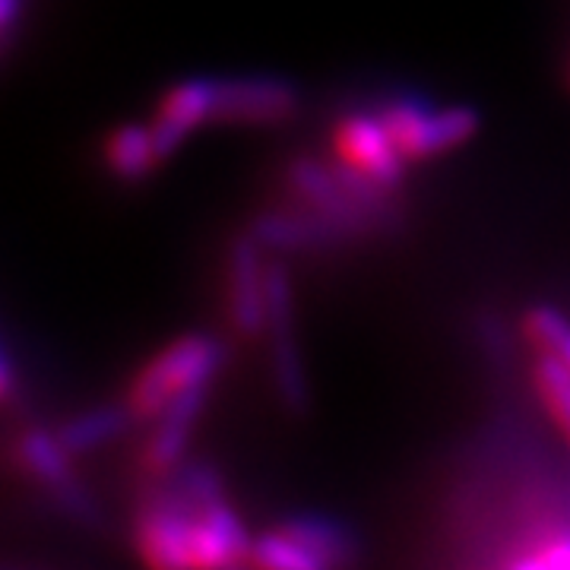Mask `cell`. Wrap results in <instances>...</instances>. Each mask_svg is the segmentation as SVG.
Masks as SVG:
<instances>
[{
    "label": "cell",
    "mask_w": 570,
    "mask_h": 570,
    "mask_svg": "<svg viewBox=\"0 0 570 570\" xmlns=\"http://www.w3.org/2000/svg\"><path fill=\"white\" fill-rule=\"evenodd\" d=\"M276 530L295 539L314 558L317 570L352 568L362 561V539L340 517H330L321 510H295L276 520Z\"/></svg>",
    "instance_id": "cell-14"
},
{
    "label": "cell",
    "mask_w": 570,
    "mask_h": 570,
    "mask_svg": "<svg viewBox=\"0 0 570 570\" xmlns=\"http://www.w3.org/2000/svg\"><path fill=\"white\" fill-rule=\"evenodd\" d=\"M568 89H570V61H568Z\"/></svg>",
    "instance_id": "cell-21"
},
{
    "label": "cell",
    "mask_w": 570,
    "mask_h": 570,
    "mask_svg": "<svg viewBox=\"0 0 570 570\" xmlns=\"http://www.w3.org/2000/svg\"><path fill=\"white\" fill-rule=\"evenodd\" d=\"M247 232L269 254H330V250H343L358 242L343 223L295 200H285L283 206L257 213L247 225Z\"/></svg>",
    "instance_id": "cell-8"
},
{
    "label": "cell",
    "mask_w": 570,
    "mask_h": 570,
    "mask_svg": "<svg viewBox=\"0 0 570 570\" xmlns=\"http://www.w3.org/2000/svg\"><path fill=\"white\" fill-rule=\"evenodd\" d=\"M225 362L228 348L219 336L204 330L184 333L137 367L124 393V406L130 409L134 422H153L187 390L213 387Z\"/></svg>",
    "instance_id": "cell-2"
},
{
    "label": "cell",
    "mask_w": 570,
    "mask_h": 570,
    "mask_svg": "<svg viewBox=\"0 0 570 570\" xmlns=\"http://www.w3.org/2000/svg\"><path fill=\"white\" fill-rule=\"evenodd\" d=\"M20 10H22V0H0V39H7V36H10L13 22L20 20Z\"/></svg>",
    "instance_id": "cell-19"
},
{
    "label": "cell",
    "mask_w": 570,
    "mask_h": 570,
    "mask_svg": "<svg viewBox=\"0 0 570 570\" xmlns=\"http://www.w3.org/2000/svg\"><path fill=\"white\" fill-rule=\"evenodd\" d=\"M305 89L285 73H225L216 77L213 124L228 127H285L298 121Z\"/></svg>",
    "instance_id": "cell-5"
},
{
    "label": "cell",
    "mask_w": 570,
    "mask_h": 570,
    "mask_svg": "<svg viewBox=\"0 0 570 570\" xmlns=\"http://www.w3.org/2000/svg\"><path fill=\"white\" fill-rule=\"evenodd\" d=\"M105 171L121 184H137L149 178L159 165L163 153L156 146L149 124H118L102 142Z\"/></svg>",
    "instance_id": "cell-15"
},
{
    "label": "cell",
    "mask_w": 570,
    "mask_h": 570,
    "mask_svg": "<svg viewBox=\"0 0 570 570\" xmlns=\"http://www.w3.org/2000/svg\"><path fill=\"white\" fill-rule=\"evenodd\" d=\"M250 542L254 535L245 530L242 517L228 504V498H219L213 504H204L194 517L190 561L197 570L242 568L247 564Z\"/></svg>",
    "instance_id": "cell-13"
},
{
    "label": "cell",
    "mask_w": 570,
    "mask_h": 570,
    "mask_svg": "<svg viewBox=\"0 0 570 570\" xmlns=\"http://www.w3.org/2000/svg\"><path fill=\"white\" fill-rule=\"evenodd\" d=\"M134 425V415H130V409L121 403H105V406H92L80 412V415H73V419H67L58 431V438H61V444L73 456H82V453H89V450H99L105 444H111L115 438H121L127 428Z\"/></svg>",
    "instance_id": "cell-16"
},
{
    "label": "cell",
    "mask_w": 570,
    "mask_h": 570,
    "mask_svg": "<svg viewBox=\"0 0 570 570\" xmlns=\"http://www.w3.org/2000/svg\"><path fill=\"white\" fill-rule=\"evenodd\" d=\"M266 307H269L266 340H269L273 387L288 415H305L311 409V384L295 333V283H292V269L283 261H269Z\"/></svg>",
    "instance_id": "cell-4"
},
{
    "label": "cell",
    "mask_w": 570,
    "mask_h": 570,
    "mask_svg": "<svg viewBox=\"0 0 570 570\" xmlns=\"http://www.w3.org/2000/svg\"><path fill=\"white\" fill-rule=\"evenodd\" d=\"M206 403H209V387H197L181 393L171 406L165 409L159 419L149 422V434L142 441L140 456H137V472L146 482H163L178 466H184L187 448L194 441V431L204 419Z\"/></svg>",
    "instance_id": "cell-10"
},
{
    "label": "cell",
    "mask_w": 570,
    "mask_h": 570,
    "mask_svg": "<svg viewBox=\"0 0 570 570\" xmlns=\"http://www.w3.org/2000/svg\"><path fill=\"white\" fill-rule=\"evenodd\" d=\"M371 111L384 121L409 165L448 156L466 146L482 127V115L472 105H438L422 92L409 89L390 92Z\"/></svg>",
    "instance_id": "cell-3"
},
{
    "label": "cell",
    "mask_w": 570,
    "mask_h": 570,
    "mask_svg": "<svg viewBox=\"0 0 570 570\" xmlns=\"http://www.w3.org/2000/svg\"><path fill=\"white\" fill-rule=\"evenodd\" d=\"M213 111H216V77L209 73H190L165 89L149 121L163 163H168L190 140V134L213 124Z\"/></svg>",
    "instance_id": "cell-11"
},
{
    "label": "cell",
    "mask_w": 570,
    "mask_h": 570,
    "mask_svg": "<svg viewBox=\"0 0 570 570\" xmlns=\"http://www.w3.org/2000/svg\"><path fill=\"white\" fill-rule=\"evenodd\" d=\"M283 187L288 200L321 209L330 219L346 225L358 242L390 235L406 219L396 190L367 181L336 156L330 163L317 156H295L285 165Z\"/></svg>",
    "instance_id": "cell-1"
},
{
    "label": "cell",
    "mask_w": 570,
    "mask_h": 570,
    "mask_svg": "<svg viewBox=\"0 0 570 570\" xmlns=\"http://www.w3.org/2000/svg\"><path fill=\"white\" fill-rule=\"evenodd\" d=\"M523 333L535 352H546L570 367V317L564 311L554 305H532L523 314Z\"/></svg>",
    "instance_id": "cell-18"
},
{
    "label": "cell",
    "mask_w": 570,
    "mask_h": 570,
    "mask_svg": "<svg viewBox=\"0 0 570 570\" xmlns=\"http://www.w3.org/2000/svg\"><path fill=\"white\" fill-rule=\"evenodd\" d=\"M266 250L250 232H242L225 254V314L235 336L247 343L266 336V273L269 261Z\"/></svg>",
    "instance_id": "cell-9"
},
{
    "label": "cell",
    "mask_w": 570,
    "mask_h": 570,
    "mask_svg": "<svg viewBox=\"0 0 570 570\" xmlns=\"http://www.w3.org/2000/svg\"><path fill=\"white\" fill-rule=\"evenodd\" d=\"M17 463H20V469L32 482H39L51 498H58L63 510H70L80 520H92L96 517L92 504H89V494L77 482L73 453L63 448L58 434H48V431H39V428L20 434V441H17Z\"/></svg>",
    "instance_id": "cell-12"
},
{
    "label": "cell",
    "mask_w": 570,
    "mask_h": 570,
    "mask_svg": "<svg viewBox=\"0 0 570 570\" xmlns=\"http://www.w3.org/2000/svg\"><path fill=\"white\" fill-rule=\"evenodd\" d=\"M330 146H333V156L340 163L348 165L358 175H365L367 181L400 190V184L406 178L409 163L396 149L384 121L371 108L340 115L333 121V130H330Z\"/></svg>",
    "instance_id": "cell-7"
},
{
    "label": "cell",
    "mask_w": 570,
    "mask_h": 570,
    "mask_svg": "<svg viewBox=\"0 0 570 570\" xmlns=\"http://www.w3.org/2000/svg\"><path fill=\"white\" fill-rule=\"evenodd\" d=\"M530 381L542 409L549 412L551 425L558 428L561 438L570 444V367L546 352H535Z\"/></svg>",
    "instance_id": "cell-17"
},
{
    "label": "cell",
    "mask_w": 570,
    "mask_h": 570,
    "mask_svg": "<svg viewBox=\"0 0 570 570\" xmlns=\"http://www.w3.org/2000/svg\"><path fill=\"white\" fill-rule=\"evenodd\" d=\"M197 504L184 501L178 491L165 482H156V491L142 501L134 520V546L142 564L159 570H187L190 561V535Z\"/></svg>",
    "instance_id": "cell-6"
},
{
    "label": "cell",
    "mask_w": 570,
    "mask_h": 570,
    "mask_svg": "<svg viewBox=\"0 0 570 570\" xmlns=\"http://www.w3.org/2000/svg\"><path fill=\"white\" fill-rule=\"evenodd\" d=\"M13 387H17L13 367H10V362H7V358H3V352H0V403L13 393Z\"/></svg>",
    "instance_id": "cell-20"
}]
</instances>
